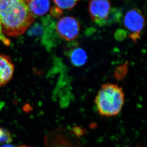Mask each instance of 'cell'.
Here are the masks:
<instances>
[{
	"mask_svg": "<svg viewBox=\"0 0 147 147\" xmlns=\"http://www.w3.org/2000/svg\"><path fill=\"white\" fill-rule=\"evenodd\" d=\"M35 19L24 0H0V22L3 32L7 36L22 34Z\"/></svg>",
	"mask_w": 147,
	"mask_h": 147,
	"instance_id": "obj_1",
	"label": "cell"
},
{
	"mask_svg": "<svg viewBox=\"0 0 147 147\" xmlns=\"http://www.w3.org/2000/svg\"><path fill=\"white\" fill-rule=\"evenodd\" d=\"M124 101L125 95L122 88L111 83L102 85L95 99L98 113L106 117L119 114Z\"/></svg>",
	"mask_w": 147,
	"mask_h": 147,
	"instance_id": "obj_2",
	"label": "cell"
},
{
	"mask_svg": "<svg viewBox=\"0 0 147 147\" xmlns=\"http://www.w3.org/2000/svg\"><path fill=\"white\" fill-rule=\"evenodd\" d=\"M79 136L75 131L56 129L45 136L43 147H81Z\"/></svg>",
	"mask_w": 147,
	"mask_h": 147,
	"instance_id": "obj_3",
	"label": "cell"
},
{
	"mask_svg": "<svg viewBox=\"0 0 147 147\" xmlns=\"http://www.w3.org/2000/svg\"><path fill=\"white\" fill-rule=\"evenodd\" d=\"M124 26L131 32L130 37L134 40L140 38V34L145 24V18L140 10L133 8L128 11L124 17Z\"/></svg>",
	"mask_w": 147,
	"mask_h": 147,
	"instance_id": "obj_4",
	"label": "cell"
},
{
	"mask_svg": "<svg viewBox=\"0 0 147 147\" xmlns=\"http://www.w3.org/2000/svg\"><path fill=\"white\" fill-rule=\"evenodd\" d=\"M110 0H90L88 11L93 22L99 25H104L108 21L111 12Z\"/></svg>",
	"mask_w": 147,
	"mask_h": 147,
	"instance_id": "obj_5",
	"label": "cell"
},
{
	"mask_svg": "<svg viewBox=\"0 0 147 147\" xmlns=\"http://www.w3.org/2000/svg\"><path fill=\"white\" fill-rule=\"evenodd\" d=\"M81 29L78 20L74 17L64 16L61 18L56 25V30L60 37L67 41L76 39Z\"/></svg>",
	"mask_w": 147,
	"mask_h": 147,
	"instance_id": "obj_6",
	"label": "cell"
},
{
	"mask_svg": "<svg viewBox=\"0 0 147 147\" xmlns=\"http://www.w3.org/2000/svg\"><path fill=\"white\" fill-rule=\"evenodd\" d=\"M14 69L10 57L0 54V87L10 82L13 75Z\"/></svg>",
	"mask_w": 147,
	"mask_h": 147,
	"instance_id": "obj_7",
	"label": "cell"
},
{
	"mask_svg": "<svg viewBox=\"0 0 147 147\" xmlns=\"http://www.w3.org/2000/svg\"><path fill=\"white\" fill-rule=\"evenodd\" d=\"M25 2L35 18L45 15L50 9V0H27Z\"/></svg>",
	"mask_w": 147,
	"mask_h": 147,
	"instance_id": "obj_8",
	"label": "cell"
},
{
	"mask_svg": "<svg viewBox=\"0 0 147 147\" xmlns=\"http://www.w3.org/2000/svg\"><path fill=\"white\" fill-rule=\"evenodd\" d=\"M71 63L77 67L82 66L86 63L87 61V55L86 51L81 48H76L69 53Z\"/></svg>",
	"mask_w": 147,
	"mask_h": 147,
	"instance_id": "obj_9",
	"label": "cell"
},
{
	"mask_svg": "<svg viewBox=\"0 0 147 147\" xmlns=\"http://www.w3.org/2000/svg\"><path fill=\"white\" fill-rule=\"evenodd\" d=\"M56 7L62 10H70L74 8L80 0H53Z\"/></svg>",
	"mask_w": 147,
	"mask_h": 147,
	"instance_id": "obj_10",
	"label": "cell"
},
{
	"mask_svg": "<svg viewBox=\"0 0 147 147\" xmlns=\"http://www.w3.org/2000/svg\"><path fill=\"white\" fill-rule=\"evenodd\" d=\"M13 140V136L10 132L0 127V143H9Z\"/></svg>",
	"mask_w": 147,
	"mask_h": 147,
	"instance_id": "obj_11",
	"label": "cell"
},
{
	"mask_svg": "<svg viewBox=\"0 0 147 147\" xmlns=\"http://www.w3.org/2000/svg\"><path fill=\"white\" fill-rule=\"evenodd\" d=\"M0 40L2 43L6 46H10L11 45V40L5 35L3 32V27L1 22H0Z\"/></svg>",
	"mask_w": 147,
	"mask_h": 147,
	"instance_id": "obj_12",
	"label": "cell"
},
{
	"mask_svg": "<svg viewBox=\"0 0 147 147\" xmlns=\"http://www.w3.org/2000/svg\"><path fill=\"white\" fill-rule=\"evenodd\" d=\"M51 16H53L55 17H58L63 13L61 10H60L56 7L51 9Z\"/></svg>",
	"mask_w": 147,
	"mask_h": 147,
	"instance_id": "obj_13",
	"label": "cell"
},
{
	"mask_svg": "<svg viewBox=\"0 0 147 147\" xmlns=\"http://www.w3.org/2000/svg\"><path fill=\"white\" fill-rule=\"evenodd\" d=\"M1 147H16L15 146H13V145L10 144H5L4 145H3V146H1Z\"/></svg>",
	"mask_w": 147,
	"mask_h": 147,
	"instance_id": "obj_14",
	"label": "cell"
},
{
	"mask_svg": "<svg viewBox=\"0 0 147 147\" xmlns=\"http://www.w3.org/2000/svg\"><path fill=\"white\" fill-rule=\"evenodd\" d=\"M18 147H29V146L25 145H20Z\"/></svg>",
	"mask_w": 147,
	"mask_h": 147,
	"instance_id": "obj_15",
	"label": "cell"
},
{
	"mask_svg": "<svg viewBox=\"0 0 147 147\" xmlns=\"http://www.w3.org/2000/svg\"><path fill=\"white\" fill-rule=\"evenodd\" d=\"M24 1H27V0H24Z\"/></svg>",
	"mask_w": 147,
	"mask_h": 147,
	"instance_id": "obj_16",
	"label": "cell"
}]
</instances>
